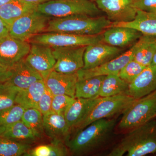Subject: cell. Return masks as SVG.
<instances>
[{
  "label": "cell",
  "instance_id": "obj_14",
  "mask_svg": "<svg viewBox=\"0 0 156 156\" xmlns=\"http://www.w3.org/2000/svg\"><path fill=\"white\" fill-rule=\"evenodd\" d=\"M123 48H117L104 42L87 46L84 55L83 69L101 65L123 53Z\"/></svg>",
  "mask_w": 156,
  "mask_h": 156
},
{
  "label": "cell",
  "instance_id": "obj_36",
  "mask_svg": "<svg viewBox=\"0 0 156 156\" xmlns=\"http://www.w3.org/2000/svg\"><path fill=\"white\" fill-rule=\"evenodd\" d=\"M134 6L137 10L156 12V0H135Z\"/></svg>",
  "mask_w": 156,
  "mask_h": 156
},
{
  "label": "cell",
  "instance_id": "obj_15",
  "mask_svg": "<svg viewBox=\"0 0 156 156\" xmlns=\"http://www.w3.org/2000/svg\"><path fill=\"white\" fill-rule=\"evenodd\" d=\"M45 134L52 142L65 144L69 139L71 131L64 115L51 111L43 115Z\"/></svg>",
  "mask_w": 156,
  "mask_h": 156
},
{
  "label": "cell",
  "instance_id": "obj_10",
  "mask_svg": "<svg viewBox=\"0 0 156 156\" xmlns=\"http://www.w3.org/2000/svg\"><path fill=\"white\" fill-rule=\"evenodd\" d=\"M31 44L10 35L0 39V65L11 69L29 53Z\"/></svg>",
  "mask_w": 156,
  "mask_h": 156
},
{
  "label": "cell",
  "instance_id": "obj_32",
  "mask_svg": "<svg viewBox=\"0 0 156 156\" xmlns=\"http://www.w3.org/2000/svg\"><path fill=\"white\" fill-rule=\"evenodd\" d=\"M20 89L7 82L0 83V111L15 105V99Z\"/></svg>",
  "mask_w": 156,
  "mask_h": 156
},
{
  "label": "cell",
  "instance_id": "obj_6",
  "mask_svg": "<svg viewBox=\"0 0 156 156\" xmlns=\"http://www.w3.org/2000/svg\"><path fill=\"white\" fill-rule=\"evenodd\" d=\"M135 100L126 95L120 94L111 97H100L87 116L75 129L80 131L97 120L106 119L120 112H123Z\"/></svg>",
  "mask_w": 156,
  "mask_h": 156
},
{
  "label": "cell",
  "instance_id": "obj_37",
  "mask_svg": "<svg viewBox=\"0 0 156 156\" xmlns=\"http://www.w3.org/2000/svg\"><path fill=\"white\" fill-rule=\"evenodd\" d=\"M12 75L11 69L4 67L0 65V83L7 82Z\"/></svg>",
  "mask_w": 156,
  "mask_h": 156
},
{
  "label": "cell",
  "instance_id": "obj_8",
  "mask_svg": "<svg viewBox=\"0 0 156 156\" xmlns=\"http://www.w3.org/2000/svg\"><path fill=\"white\" fill-rule=\"evenodd\" d=\"M51 17L36 11L18 18L9 28L10 36L28 41L33 37L44 33Z\"/></svg>",
  "mask_w": 156,
  "mask_h": 156
},
{
  "label": "cell",
  "instance_id": "obj_25",
  "mask_svg": "<svg viewBox=\"0 0 156 156\" xmlns=\"http://www.w3.org/2000/svg\"><path fill=\"white\" fill-rule=\"evenodd\" d=\"M0 136L30 144L38 139L33 131L21 120L9 126L0 134Z\"/></svg>",
  "mask_w": 156,
  "mask_h": 156
},
{
  "label": "cell",
  "instance_id": "obj_31",
  "mask_svg": "<svg viewBox=\"0 0 156 156\" xmlns=\"http://www.w3.org/2000/svg\"><path fill=\"white\" fill-rule=\"evenodd\" d=\"M30 148V144L0 136V156H23Z\"/></svg>",
  "mask_w": 156,
  "mask_h": 156
},
{
  "label": "cell",
  "instance_id": "obj_9",
  "mask_svg": "<svg viewBox=\"0 0 156 156\" xmlns=\"http://www.w3.org/2000/svg\"><path fill=\"white\" fill-rule=\"evenodd\" d=\"M87 46L52 48L56 62L53 70L74 73L84 67V55Z\"/></svg>",
  "mask_w": 156,
  "mask_h": 156
},
{
  "label": "cell",
  "instance_id": "obj_1",
  "mask_svg": "<svg viewBox=\"0 0 156 156\" xmlns=\"http://www.w3.org/2000/svg\"><path fill=\"white\" fill-rule=\"evenodd\" d=\"M108 154L109 156H143L156 152V121L131 129Z\"/></svg>",
  "mask_w": 156,
  "mask_h": 156
},
{
  "label": "cell",
  "instance_id": "obj_35",
  "mask_svg": "<svg viewBox=\"0 0 156 156\" xmlns=\"http://www.w3.org/2000/svg\"><path fill=\"white\" fill-rule=\"evenodd\" d=\"M53 96L51 91L46 87L44 91L39 100L37 106V109L43 115L52 111L51 106Z\"/></svg>",
  "mask_w": 156,
  "mask_h": 156
},
{
  "label": "cell",
  "instance_id": "obj_11",
  "mask_svg": "<svg viewBox=\"0 0 156 156\" xmlns=\"http://www.w3.org/2000/svg\"><path fill=\"white\" fill-rule=\"evenodd\" d=\"M135 1L95 0V3L112 22H128L136 16L137 10L134 6Z\"/></svg>",
  "mask_w": 156,
  "mask_h": 156
},
{
  "label": "cell",
  "instance_id": "obj_28",
  "mask_svg": "<svg viewBox=\"0 0 156 156\" xmlns=\"http://www.w3.org/2000/svg\"><path fill=\"white\" fill-rule=\"evenodd\" d=\"M21 121L30 128L38 139L45 134L43 122V115L37 109H26L23 115Z\"/></svg>",
  "mask_w": 156,
  "mask_h": 156
},
{
  "label": "cell",
  "instance_id": "obj_22",
  "mask_svg": "<svg viewBox=\"0 0 156 156\" xmlns=\"http://www.w3.org/2000/svg\"><path fill=\"white\" fill-rule=\"evenodd\" d=\"M117 26L131 27L143 35L156 36V12L137 10L133 20L128 22H112L108 27Z\"/></svg>",
  "mask_w": 156,
  "mask_h": 156
},
{
  "label": "cell",
  "instance_id": "obj_4",
  "mask_svg": "<svg viewBox=\"0 0 156 156\" xmlns=\"http://www.w3.org/2000/svg\"><path fill=\"white\" fill-rule=\"evenodd\" d=\"M37 11L53 18L75 15L97 17L102 12L91 0H52L39 5Z\"/></svg>",
  "mask_w": 156,
  "mask_h": 156
},
{
  "label": "cell",
  "instance_id": "obj_13",
  "mask_svg": "<svg viewBox=\"0 0 156 156\" xmlns=\"http://www.w3.org/2000/svg\"><path fill=\"white\" fill-rule=\"evenodd\" d=\"M136 48L135 43L128 51L106 63L89 69H82L79 70L77 72L78 80H84L97 76L119 73L127 63L134 59Z\"/></svg>",
  "mask_w": 156,
  "mask_h": 156
},
{
  "label": "cell",
  "instance_id": "obj_17",
  "mask_svg": "<svg viewBox=\"0 0 156 156\" xmlns=\"http://www.w3.org/2000/svg\"><path fill=\"white\" fill-rule=\"evenodd\" d=\"M77 81V73H63L53 70L44 81L53 95H65L75 98Z\"/></svg>",
  "mask_w": 156,
  "mask_h": 156
},
{
  "label": "cell",
  "instance_id": "obj_27",
  "mask_svg": "<svg viewBox=\"0 0 156 156\" xmlns=\"http://www.w3.org/2000/svg\"><path fill=\"white\" fill-rule=\"evenodd\" d=\"M128 85L119 76L118 74L105 76L102 81L99 96L108 97L126 94Z\"/></svg>",
  "mask_w": 156,
  "mask_h": 156
},
{
  "label": "cell",
  "instance_id": "obj_12",
  "mask_svg": "<svg viewBox=\"0 0 156 156\" xmlns=\"http://www.w3.org/2000/svg\"><path fill=\"white\" fill-rule=\"evenodd\" d=\"M25 60L41 75L44 81L53 70L56 62L52 48L37 43H31L30 50Z\"/></svg>",
  "mask_w": 156,
  "mask_h": 156
},
{
  "label": "cell",
  "instance_id": "obj_26",
  "mask_svg": "<svg viewBox=\"0 0 156 156\" xmlns=\"http://www.w3.org/2000/svg\"><path fill=\"white\" fill-rule=\"evenodd\" d=\"M105 76L78 80L76 85V98H93L99 97L101 84Z\"/></svg>",
  "mask_w": 156,
  "mask_h": 156
},
{
  "label": "cell",
  "instance_id": "obj_23",
  "mask_svg": "<svg viewBox=\"0 0 156 156\" xmlns=\"http://www.w3.org/2000/svg\"><path fill=\"white\" fill-rule=\"evenodd\" d=\"M46 88L44 80L37 81L17 93L15 103L23 108L37 109L38 104Z\"/></svg>",
  "mask_w": 156,
  "mask_h": 156
},
{
  "label": "cell",
  "instance_id": "obj_3",
  "mask_svg": "<svg viewBox=\"0 0 156 156\" xmlns=\"http://www.w3.org/2000/svg\"><path fill=\"white\" fill-rule=\"evenodd\" d=\"M112 22L104 16L75 15L50 19L44 33L61 32L95 35L103 33Z\"/></svg>",
  "mask_w": 156,
  "mask_h": 156
},
{
  "label": "cell",
  "instance_id": "obj_24",
  "mask_svg": "<svg viewBox=\"0 0 156 156\" xmlns=\"http://www.w3.org/2000/svg\"><path fill=\"white\" fill-rule=\"evenodd\" d=\"M136 44L134 60L145 66L150 65L156 51V36L143 34Z\"/></svg>",
  "mask_w": 156,
  "mask_h": 156
},
{
  "label": "cell",
  "instance_id": "obj_20",
  "mask_svg": "<svg viewBox=\"0 0 156 156\" xmlns=\"http://www.w3.org/2000/svg\"><path fill=\"white\" fill-rule=\"evenodd\" d=\"M100 97L93 98H76L65 112L64 115L71 131L75 130L87 116Z\"/></svg>",
  "mask_w": 156,
  "mask_h": 156
},
{
  "label": "cell",
  "instance_id": "obj_40",
  "mask_svg": "<svg viewBox=\"0 0 156 156\" xmlns=\"http://www.w3.org/2000/svg\"><path fill=\"white\" fill-rule=\"evenodd\" d=\"M151 65L156 66V51L154 54Z\"/></svg>",
  "mask_w": 156,
  "mask_h": 156
},
{
  "label": "cell",
  "instance_id": "obj_18",
  "mask_svg": "<svg viewBox=\"0 0 156 156\" xmlns=\"http://www.w3.org/2000/svg\"><path fill=\"white\" fill-rule=\"evenodd\" d=\"M102 34L104 43L121 48L135 44L143 35L135 29L120 26L108 27Z\"/></svg>",
  "mask_w": 156,
  "mask_h": 156
},
{
  "label": "cell",
  "instance_id": "obj_2",
  "mask_svg": "<svg viewBox=\"0 0 156 156\" xmlns=\"http://www.w3.org/2000/svg\"><path fill=\"white\" fill-rule=\"evenodd\" d=\"M116 125V120L103 119L95 121L77 132L66 142L69 152L81 155L99 147L108 139Z\"/></svg>",
  "mask_w": 156,
  "mask_h": 156
},
{
  "label": "cell",
  "instance_id": "obj_42",
  "mask_svg": "<svg viewBox=\"0 0 156 156\" xmlns=\"http://www.w3.org/2000/svg\"></svg>",
  "mask_w": 156,
  "mask_h": 156
},
{
  "label": "cell",
  "instance_id": "obj_38",
  "mask_svg": "<svg viewBox=\"0 0 156 156\" xmlns=\"http://www.w3.org/2000/svg\"><path fill=\"white\" fill-rule=\"evenodd\" d=\"M9 35V29L0 17V39Z\"/></svg>",
  "mask_w": 156,
  "mask_h": 156
},
{
  "label": "cell",
  "instance_id": "obj_5",
  "mask_svg": "<svg viewBox=\"0 0 156 156\" xmlns=\"http://www.w3.org/2000/svg\"><path fill=\"white\" fill-rule=\"evenodd\" d=\"M122 113L118 126L121 131L130 130L152 120L156 116V89L135 99Z\"/></svg>",
  "mask_w": 156,
  "mask_h": 156
},
{
  "label": "cell",
  "instance_id": "obj_7",
  "mask_svg": "<svg viewBox=\"0 0 156 156\" xmlns=\"http://www.w3.org/2000/svg\"><path fill=\"white\" fill-rule=\"evenodd\" d=\"M28 42L47 45L52 48L87 46L103 42V34L82 35L65 33L45 32L33 37Z\"/></svg>",
  "mask_w": 156,
  "mask_h": 156
},
{
  "label": "cell",
  "instance_id": "obj_39",
  "mask_svg": "<svg viewBox=\"0 0 156 156\" xmlns=\"http://www.w3.org/2000/svg\"><path fill=\"white\" fill-rule=\"evenodd\" d=\"M27 2L32 3V4H35V5H39L40 4H42L46 2H49V1H52V0H23Z\"/></svg>",
  "mask_w": 156,
  "mask_h": 156
},
{
  "label": "cell",
  "instance_id": "obj_34",
  "mask_svg": "<svg viewBox=\"0 0 156 156\" xmlns=\"http://www.w3.org/2000/svg\"><path fill=\"white\" fill-rule=\"evenodd\" d=\"M75 98L67 95H53L51 106L52 111L64 115L65 112Z\"/></svg>",
  "mask_w": 156,
  "mask_h": 156
},
{
  "label": "cell",
  "instance_id": "obj_16",
  "mask_svg": "<svg viewBox=\"0 0 156 156\" xmlns=\"http://www.w3.org/2000/svg\"><path fill=\"white\" fill-rule=\"evenodd\" d=\"M156 89V66H146L142 72L129 84L126 94L134 99H139Z\"/></svg>",
  "mask_w": 156,
  "mask_h": 156
},
{
  "label": "cell",
  "instance_id": "obj_21",
  "mask_svg": "<svg viewBox=\"0 0 156 156\" xmlns=\"http://www.w3.org/2000/svg\"><path fill=\"white\" fill-rule=\"evenodd\" d=\"M38 5L23 0H11L0 7V17L9 29L18 18L37 11Z\"/></svg>",
  "mask_w": 156,
  "mask_h": 156
},
{
  "label": "cell",
  "instance_id": "obj_19",
  "mask_svg": "<svg viewBox=\"0 0 156 156\" xmlns=\"http://www.w3.org/2000/svg\"><path fill=\"white\" fill-rule=\"evenodd\" d=\"M12 75L7 83L23 90L27 89L37 81L43 80L42 76L26 61L25 58L11 69Z\"/></svg>",
  "mask_w": 156,
  "mask_h": 156
},
{
  "label": "cell",
  "instance_id": "obj_29",
  "mask_svg": "<svg viewBox=\"0 0 156 156\" xmlns=\"http://www.w3.org/2000/svg\"><path fill=\"white\" fill-rule=\"evenodd\" d=\"M69 153L65 144L51 142L49 144L41 145L30 148L23 156H64Z\"/></svg>",
  "mask_w": 156,
  "mask_h": 156
},
{
  "label": "cell",
  "instance_id": "obj_33",
  "mask_svg": "<svg viewBox=\"0 0 156 156\" xmlns=\"http://www.w3.org/2000/svg\"><path fill=\"white\" fill-rule=\"evenodd\" d=\"M146 67L133 59L120 70L118 75L122 80L130 84L142 72Z\"/></svg>",
  "mask_w": 156,
  "mask_h": 156
},
{
  "label": "cell",
  "instance_id": "obj_41",
  "mask_svg": "<svg viewBox=\"0 0 156 156\" xmlns=\"http://www.w3.org/2000/svg\"><path fill=\"white\" fill-rule=\"evenodd\" d=\"M11 0H0V7Z\"/></svg>",
  "mask_w": 156,
  "mask_h": 156
},
{
  "label": "cell",
  "instance_id": "obj_30",
  "mask_svg": "<svg viewBox=\"0 0 156 156\" xmlns=\"http://www.w3.org/2000/svg\"><path fill=\"white\" fill-rule=\"evenodd\" d=\"M25 110L22 106L15 104L0 111V134L9 126L21 120Z\"/></svg>",
  "mask_w": 156,
  "mask_h": 156
}]
</instances>
